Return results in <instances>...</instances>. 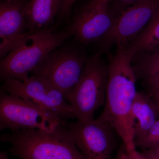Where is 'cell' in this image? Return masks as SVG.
Here are the masks:
<instances>
[{"label":"cell","instance_id":"obj_9","mask_svg":"<svg viewBox=\"0 0 159 159\" xmlns=\"http://www.w3.org/2000/svg\"><path fill=\"white\" fill-rule=\"evenodd\" d=\"M159 10V0H140L126 6L108 33L99 41V48L107 51L114 46H128Z\"/></svg>","mask_w":159,"mask_h":159},{"label":"cell","instance_id":"obj_23","mask_svg":"<svg viewBox=\"0 0 159 159\" xmlns=\"http://www.w3.org/2000/svg\"><path fill=\"white\" fill-rule=\"evenodd\" d=\"M143 153L145 154V155L148 159H159V158L154 156L153 155L149 153L146 150H145V149H144Z\"/></svg>","mask_w":159,"mask_h":159},{"label":"cell","instance_id":"obj_2","mask_svg":"<svg viewBox=\"0 0 159 159\" xmlns=\"http://www.w3.org/2000/svg\"><path fill=\"white\" fill-rule=\"evenodd\" d=\"M67 122L59 124L51 132L11 131L2 134L1 140L9 143L11 154L20 159H87L77 148Z\"/></svg>","mask_w":159,"mask_h":159},{"label":"cell","instance_id":"obj_14","mask_svg":"<svg viewBox=\"0 0 159 159\" xmlns=\"http://www.w3.org/2000/svg\"><path fill=\"white\" fill-rule=\"evenodd\" d=\"M159 47V10L148 25L127 46L131 58L137 54L152 51Z\"/></svg>","mask_w":159,"mask_h":159},{"label":"cell","instance_id":"obj_15","mask_svg":"<svg viewBox=\"0 0 159 159\" xmlns=\"http://www.w3.org/2000/svg\"><path fill=\"white\" fill-rule=\"evenodd\" d=\"M132 64L137 78L143 80L159 72V47L134 56Z\"/></svg>","mask_w":159,"mask_h":159},{"label":"cell","instance_id":"obj_19","mask_svg":"<svg viewBox=\"0 0 159 159\" xmlns=\"http://www.w3.org/2000/svg\"><path fill=\"white\" fill-rule=\"evenodd\" d=\"M115 159H130L128 152L123 144L118 151Z\"/></svg>","mask_w":159,"mask_h":159},{"label":"cell","instance_id":"obj_3","mask_svg":"<svg viewBox=\"0 0 159 159\" xmlns=\"http://www.w3.org/2000/svg\"><path fill=\"white\" fill-rule=\"evenodd\" d=\"M71 36L68 31L43 29L34 31L9 52L0 62V77L3 81L29 78L47 55Z\"/></svg>","mask_w":159,"mask_h":159},{"label":"cell","instance_id":"obj_5","mask_svg":"<svg viewBox=\"0 0 159 159\" xmlns=\"http://www.w3.org/2000/svg\"><path fill=\"white\" fill-rule=\"evenodd\" d=\"M66 120L30 104L20 97L0 91V129H39L51 132Z\"/></svg>","mask_w":159,"mask_h":159},{"label":"cell","instance_id":"obj_8","mask_svg":"<svg viewBox=\"0 0 159 159\" xmlns=\"http://www.w3.org/2000/svg\"><path fill=\"white\" fill-rule=\"evenodd\" d=\"M1 89L67 120L75 119L70 103L60 91L41 77L32 75L24 81L8 79Z\"/></svg>","mask_w":159,"mask_h":159},{"label":"cell","instance_id":"obj_12","mask_svg":"<svg viewBox=\"0 0 159 159\" xmlns=\"http://www.w3.org/2000/svg\"><path fill=\"white\" fill-rule=\"evenodd\" d=\"M135 141L145 135L159 118V109L148 93L137 92L131 109Z\"/></svg>","mask_w":159,"mask_h":159},{"label":"cell","instance_id":"obj_17","mask_svg":"<svg viewBox=\"0 0 159 159\" xmlns=\"http://www.w3.org/2000/svg\"><path fill=\"white\" fill-rule=\"evenodd\" d=\"M77 0H60L59 14L61 18H66L70 15L72 7Z\"/></svg>","mask_w":159,"mask_h":159},{"label":"cell","instance_id":"obj_24","mask_svg":"<svg viewBox=\"0 0 159 159\" xmlns=\"http://www.w3.org/2000/svg\"><path fill=\"white\" fill-rule=\"evenodd\" d=\"M0 159H9L8 155L6 152H2L0 153Z\"/></svg>","mask_w":159,"mask_h":159},{"label":"cell","instance_id":"obj_1","mask_svg":"<svg viewBox=\"0 0 159 159\" xmlns=\"http://www.w3.org/2000/svg\"><path fill=\"white\" fill-rule=\"evenodd\" d=\"M132 60L127 46L117 47L116 53L110 57L105 107L97 118L113 129L128 152L136 148L131 109L138 92Z\"/></svg>","mask_w":159,"mask_h":159},{"label":"cell","instance_id":"obj_13","mask_svg":"<svg viewBox=\"0 0 159 159\" xmlns=\"http://www.w3.org/2000/svg\"><path fill=\"white\" fill-rule=\"evenodd\" d=\"M60 0H28L24 5V15L28 29L34 31L45 29L58 14Z\"/></svg>","mask_w":159,"mask_h":159},{"label":"cell","instance_id":"obj_26","mask_svg":"<svg viewBox=\"0 0 159 159\" xmlns=\"http://www.w3.org/2000/svg\"><path fill=\"white\" fill-rule=\"evenodd\" d=\"M25 1H26V0H25Z\"/></svg>","mask_w":159,"mask_h":159},{"label":"cell","instance_id":"obj_16","mask_svg":"<svg viewBox=\"0 0 159 159\" xmlns=\"http://www.w3.org/2000/svg\"><path fill=\"white\" fill-rule=\"evenodd\" d=\"M136 147L148 149L159 144V118L141 139L135 141Z\"/></svg>","mask_w":159,"mask_h":159},{"label":"cell","instance_id":"obj_6","mask_svg":"<svg viewBox=\"0 0 159 159\" xmlns=\"http://www.w3.org/2000/svg\"><path fill=\"white\" fill-rule=\"evenodd\" d=\"M87 60L84 53L77 49H56L43 60L32 75L45 80L60 91L67 100L79 80Z\"/></svg>","mask_w":159,"mask_h":159},{"label":"cell","instance_id":"obj_11","mask_svg":"<svg viewBox=\"0 0 159 159\" xmlns=\"http://www.w3.org/2000/svg\"><path fill=\"white\" fill-rule=\"evenodd\" d=\"M25 0H3L0 4V55L3 57L33 33L28 29Z\"/></svg>","mask_w":159,"mask_h":159},{"label":"cell","instance_id":"obj_22","mask_svg":"<svg viewBox=\"0 0 159 159\" xmlns=\"http://www.w3.org/2000/svg\"><path fill=\"white\" fill-rule=\"evenodd\" d=\"M144 150V149H143ZM154 156L159 158V144L148 149H145Z\"/></svg>","mask_w":159,"mask_h":159},{"label":"cell","instance_id":"obj_20","mask_svg":"<svg viewBox=\"0 0 159 159\" xmlns=\"http://www.w3.org/2000/svg\"><path fill=\"white\" fill-rule=\"evenodd\" d=\"M128 153L130 159H148L143 152H139L136 149L129 152Z\"/></svg>","mask_w":159,"mask_h":159},{"label":"cell","instance_id":"obj_21","mask_svg":"<svg viewBox=\"0 0 159 159\" xmlns=\"http://www.w3.org/2000/svg\"><path fill=\"white\" fill-rule=\"evenodd\" d=\"M147 93L159 109V90L148 92Z\"/></svg>","mask_w":159,"mask_h":159},{"label":"cell","instance_id":"obj_25","mask_svg":"<svg viewBox=\"0 0 159 159\" xmlns=\"http://www.w3.org/2000/svg\"><path fill=\"white\" fill-rule=\"evenodd\" d=\"M108 2H111V1H117V2H135L137 1H140V0H107Z\"/></svg>","mask_w":159,"mask_h":159},{"label":"cell","instance_id":"obj_4","mask_svg":"<svg viewBox=\"0 0 159 159\" xmlns=\"http://www.w3.org/2000/svg\"><path fill=\"white\" fill-rule=\"evenodd\" d=\"M107 75L99 53L87 59L79 80L67 97L77 121L93 120L96 111L105 104Z\"/></svg>","mask_w":159,"mask_h":159},{"label":"cell","instance_id":"obj_18","mask_svg":"<svg viewBox=\"0 0 159 159\" xmlns=\"http://www.w3.org/2000/svg\"><path fill=\"white\" fill-rule=\"evenodd\" d=\"M144 83L148 92L159 90V72L144 79Z\"/></svg>","mask_w":159,"mask_h":159},{"label":"cell","instance_id":"obj_7","mask_svg":"<svg viewBox=\"0 0 159 159\" xmlns=\"http://www.w3.org/2000/svg\"><path fill=\"white\" fill-rule=\"evenodd\" d=\"M107 0H91L80 7L71 21L68 31L84 45L99 41L107 34L128 2L113 7Z\"/></svg>","mask_w":159,"mask_h":159},{"label":"cell","instance_id":"obj_10","mask_svg":"<svg viewBox=\"0 0 159 159\" xmlns=\"http://www.w3.org/2000/svg\"><path fill=\"white\" fill-rule=\"evenodd\" d=\"M77 148L87 159H110L116 146L115 130L99 119L67 122Z\"/></svg>","mask_w":159,"mask_h":159}]
</instances>
